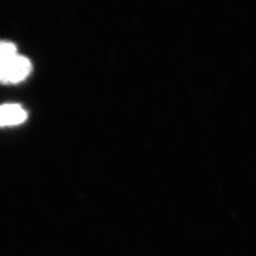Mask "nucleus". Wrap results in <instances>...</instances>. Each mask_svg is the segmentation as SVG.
Listing matches in <instances>:
<instances>
[{"label":"nucleus","mask_w":256,"mask_h":256,"mask_svg":"<svg viewBox=\"0 0 256 256\" xmlns=\"http://www.w3.org/2000/svg\"><path fill=\"white\" fill-rule=\"evenodd\" d=\"M32 66L27 57L18 52L16 46L9 41H0V82L18 84L27 79Z\"/></svg>","instance_id":"obj_1"},{"label":"nucleus","mask_w":256,"mask_h":256,"mask_svg":"<svg viewBox=\"0 0 256 256\" xmlns=\"http://www.w3.org/2000/svg\"><path fill=\"white\" fill-rule=\"evenodd\" d=\"M27 118V111L20 104H5L0 106V128L18 126Z\"/></svg>","instance_id":"obj_2"}]
</instances>
